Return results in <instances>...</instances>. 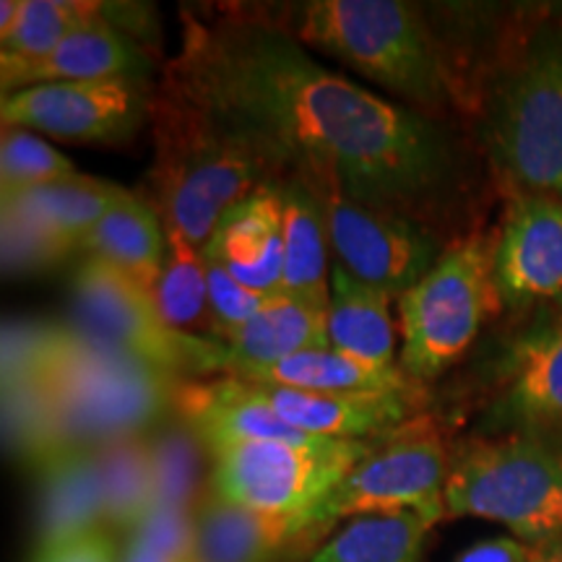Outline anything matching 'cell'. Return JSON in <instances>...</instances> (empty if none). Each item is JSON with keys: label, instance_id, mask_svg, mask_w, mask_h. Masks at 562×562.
Wrapping results in <instances>:
<instances>
[{"label": "cell", "instance_id": "cell-1", "mask_svg": "<svg viewBox=\"0 0 562 562\" xmlns=\"http://www.w3.org/2000/svg\"><path fill=\"white\" fill-rule=\"evenodd\" d=\"M167 87L248 144L271 182L334 172L351 201L440 235L463 178L453 131L326 68L284 26L188 21Z\"/></svg>", "mask_w": 562, "mask_h": 562}, {"label": "cell", "instance_id": "cell-2", "mask_svg": "<svg viewBox=\"0 0 562 562\" xmlns=\"http://www.w3.org/2000/svg\"><path fill=\"white\" fill-rule=\"evenodd\" d=\"M290 9L284 30L307 50L331 55L404 108L446 121L456 102V79L417 5L402 0H307Z\"/></svg>", "mask_w": 562, "mask_h": 562}, {"label": "cell", "instance_id": "cell-3", "mask_svg": "<svg viewBox=\"0 0 562 562\" xmlns=\"http://www.w3.org/2000/svg\"><path fill=\"white\" fill-rule=\"evenodd\" d=\"M480 140L510 195L562 201V16L539 21L497 68Z\"/></svg>", "mask_w": 562, "mask_h": 562}, {"label": "cell", "instance_id": "cell-4", "mask_svg": "<svg viewBox=\"0 0 562 562\" xmlns=\"http://www.w3.org/2000/svg\"><path fill=\"white\" fill-rule=\"evenodd\" d=\"M154 121L159 216L206 248L224 216L271 182L269 167L167 83L154 102Z\"/></svg>", "mask_w": 562, "mask_h": 562}, {"label": "cell", "instance_id": "cell-5", "mask_svg": "<svg viewBox=\"0 0 562 562\" xmlns=\"http://www.w3.org/2000/svg\"><path fill=\"white\" fill-rule=\"evenodd\" d=\"M446 518L503 524L526 547L562 537V453L521 435H472L451 448Z\"/></svg>", "mask_w": 562, "mask_h": 562}, {"label": "cell", "instance_id": "cell-6", "mask_svg": "<svg viewBox=\"0 0 562 562\" xmlns=\"http://www.w3.org/2000/svg\"><path fill=\"white\" fill-rule=\"evenodd\" d=\"M495 240L463 237L446 248L425 279L398 297L402 357L398 368L425 385L467 355L501 302L492 273Z\"/></svg>", "mask_w": 562, "mask_h": 562}, {"label": "cell", "instance_id": "cell-7", "mask_svg": "<svg viewBox=\"0 0 562 562\" xmlns=\"http://www.w3.org/2000/svg\"><path fill=\"white\" fill-rule=\"evenodd\" d=\"M451 448L432 422L417 417L385 435L313 513L300 524L302 554L318 550L344 518L378 513H419L430 524L446 518V480Z\"/></svg>", "mask_w": 562, "mask_h": 562}, {"label": "cell", "instance_id": "cell-8", "mask_svg": "<svg viewBox=\"0 0 562 562\" xmlns=\"http://www.w3.org/2000/svg\"><path fill=\"white\" fill-rule=\"evenodd\" d=\"M70 294L76 326L108 347L178 381L224 375L222 344L175 331L154 294L115 266L87 256L74 273Z\"/></svg>", "mask_w": 562, "mask_h": 562}, {"label": "cell", "instance_id": "cell-9", "mask_svg": "<svg viewBox=\"0 0 562 562\" xmlns=\"http://www.w3.org/2000/svg\"><path fill=\"white\" fill-rule=\"evenodd\" d=\"M378 440L237 442L211 453L206 490L224 503L269 516L300 518L302 524Z\"/></svg>", "mask_w": 562, "mask_h": 562}, {"label": "cell", "instance_id": "cell-10", "mask_svg": "<svg viewBox=\"0 0 562 562\" xmlns=\"http://www.w3.org/2000/svg\"><path fill=\"white\" fill-rule=\"evenodd\" d=\"M297 180L321 203L336 263L393 300L425 279L448 248L438 232L351 201L334 172Z\"/></svg>", "mask_w": 562, "mask_h": 562}, {"label": "cell", "instance_id": "cell-11", "mask_svg": "<svg viewBox=\"0 0 562 562\" xmlns=\"http://www.w3.org/2000/svg\"><path fill=\"white\" fill-rule=\"evenodd\" d=\"M157 94L146 76L100 81H63L19 89L0 100L3 128L81 146H117L131 140L154 115Z\"/></svg>", "mask_w": 562, "mask_h": 562}, {"label": "cell", "instance_id": "cell-12", "mask_svg": "<svg viewBox=\"0 0 562 562\" xmlns=\"http://www.w3.org/2000/svg\"><path fill=\"white\" fill-rule=\"evenodd\" d=\"M125 195V188L89 175L3 195V269L37 273L81 252L97 224Z\"/></svg>", "mask_w": 562, "mask_h": 562}, {"label": "cell", "instance_id": "cell-13", "mask_svg": "<svg viewBox=\"0 0 562 562\" xmlns=\"http://www.w3.org/2000/svg\"><path fill=\"white\" fill-rule=\"evenodd\" d=\"M497 297L510 311L562 305V201L513 193L492 250Z\"/></svg>", "mask_w": 562, "mask_h": 562}, {"label": "cell", "instance_id": "cell-14", "mask_svg": "<svg viewBox=\"0 0 562 562\" xmlns=\"http://www.w3.org/2000/svg\"><path fill=\"white\" fill-rule=\"evenodd\" d=\"M250 389L294 430L311 438L334 440L385 438L417 419L422 404L419 389L391 393H321L266 383H250Z\"/></svg>", "mask_w": 562, "mask_h": 562}, {"label": "cell", "instance_id": "cell-15", "mask_svg": "<svg viewBox=\"0 0 562 562\" xmlns=\"http://www.w3.org/2000/svg\"><path fill=\"white\" fill-rule=\"evenodd\" d=\"M490 419L492 435H521L562 453V321L518 341Z\"/></svg>", "mask_w": 562, "mask_h": 562}, {"label": "cell", "instance_id": "cell-16", "mask_svg": "<svg viewBox=\"0 0 562 562\" xmlns=\"http://www.w3.org/2000/svg\"><path fill=\"white\" fill-rule=\"evenodd\" d=\"M172 414L199 435L209 456L237 442L311 440V435L281 422L256 396L250 383L229 375L175 383Z\"/></svg>", "mask_w": 562, "mask_h": 562}, {"label": "cell", "instance_id": "cell-17", "mask_svg": "<svg viewBox=\"0 0 562 562\" xmlns=\"http://www.w3.org/2000/svg\"><path fill=\"white\" fill-rule=\"evenodd\" d=\"M151 58L131 34L112 21H100L70 34L53 53L42 58H11L0 55V87L3 94L63 81H100L115 76L151 74Z\"/></svg>", "mask_w": 562, "mask_h": 562}, {"label": "cell", "instance_id": "cell-18", "mask_svg": "<svg viewBox=\"0 0 562 562\" xmlns=\"http://www.w3.org/2000/svg\"><path fill=\"white\" fill-rule=\"evenodd\" d=\"M203 250L250 292L261 297L279 294L284 286V240L277 182H263L237 203Z\"/></svg>", "mask_w": 562, "mask_h": 562}, {"label": "cell", "instance_id": "cell-19", "mask_svg": "<svg viewBox=\"0 0 562 562\" xmlns=\"http://www.w3.org/2000/svg\"><path fill=\"white\" fill-rule=\"evenodd\" d=\"M34 469L40 480L34 554L108 531L94 448H66Z\"/></svg>", "mask_w": 562, "mask_h": 562}, {"label": "cell", "instance_id": "cell-20", "mask_svg": "<svg viewBox=\"0 0 562 562\" xmlns=\"http://www.w3.org/2000/svg\"><path fill=\"white\" fill-rule=\"evenodd\" d=\"M224 347V375L243 378L302 351L331 349L328 311L279 292L248 323L216 339Z\"/></svg>", "mask_w": 562, "mask_h": 562}, {"label": "cell", "instance_id": "cell-21", "mask_svg": "<svg viewBox=\"0 0 562 562\" xmlns=\"http://www.w3.org/2000/svg\"><path fill=\"white\" fill-rule=\"evenodd\" d=\"M195 562H284L300 558V518L220 501L203 487L193 508Z\"/></svg>", "mask_w": 562, "mask_h": 562}, {"label": "cell", "instance_id": "cell-22", "mask_svg": "<svg viewBox=\"0 0 562 562\" xmlns=\"http://www.w3.org/2000/svg\"><path fill=\"white\" fill-rule=\"evenodd\" d=\"M391 294L364 284L334 261L328 302L331 349L375 370L398 368V328L391 315Z\"/></svg>", "mask_w": 562, "mask_h": 562}, {"label": "cell", "instance_id": "cell-23", "mask_svg": "<svg viewBox=\"0 0 562 562\" xmlns=\"http://www.w3.org/2000/svg\"><path fill=\"white\" fill-rule=\"evenodd\" d=\"M281 203V240H284V286L307 305L328 311L331 302V243L321 203L297 178L273 180Z\"/></svg>", "mask_w": 562, "mask_h": 562}, {"label": "cell", "instance_id": "cell-24", "mask_svg": "<svg viewBox=\"0 0 562 562\" xmlns=\"http://www.w3.org/2000/svg\"><path fill=\"white\" fill-rule=\"evenodd\" d=\"M91 258L115 266L154 294L167 261V227L149 201L128 193L83 243Z\"/></svg>", "mask_w": 562, "mask_h": 562}, {"label": "cell", "instance_id": "cell-25", "mask_svg": "<svg viewBox=\"0 0 562 562\" xmlns=\"http://www.w3.org/2000/svg\"><path fill=\"white\" fill-rule=\"evenodd\" d=\"M240 381L321 393H391L422 389L404 375L402 368L375 370L334 349L302 351L271 368L252 370Z\"/></svg>", "mask_w": 562, "mask_h": 562}, {"label": "cell", "instance_id": "cell-26", "mask_svg": "<svg viewBox=\"0 0 562 562\" xmlns=\"http://www.w3.org/2000/svg\"><path fill=\"white\" fill-rule=\"evenodd\" d=\"M100 467L104 529L112 537H128L154 510V472L149 440L144 435H128L94 448Z\"/></svg>", "mask_w": 562, "mask_h": 562}, {"label": "cell", "instance_id": "cell-27", "mask_svg": "<svg viewBox=\"0 0 562 562\" xmlns=\"http://www.w3.org/2000/svg\"><path fill=\"white\" fill-rule=\"evenodd\" d=\"M432 526L412 510L351 518L307 562H422Z\"/></svg>", "mask_w": 562, "mask_h": 562}, {"label": "cell", "instance_id": "cell-28", "mask_svg": "<svg viewBox=\"0 0 562 562\" xmlns=\"http://www.w3.org/2000/svg\"><path fill=\"white\" fill-rule=\"evenodd\" d=\"M167 227V261L154 290L157 307L175 331L209 336V261L206 250L195 245L180 227Z\"/></svg>", "mask_w": 562, "mask_h": 562}, {"label": "cell", "instance_id": "cell-29", "mask_svg": "<svg viewBox=\"0 0 562 562\" xmlns=\"http://www.w3.org/2000/svg\"><path fill=\"white\" fill-rule=\"evenodd\" d=\"M154 472V508H175L193 510L201 487V467H203V446L199 435L182 422L178 414L165 417L157 427L146 432Z\"/></svg>", "mask_w": 562, "mask_h": 562}, {"label": "cell", "instance_id": "cell-30", "mask_svg": "<svg viewBox=\"0 0 562 562\" xmlns=\"http://www.w3.org/2000/svg\"><path fill=\"white\" fill-rule=\"evenodd\" d=\"M108 5L91 0H24L19 26L3 40V53L11 58H42L53 53L70 34L108 21Z\"/></svg>", "mask_w": 562, "mask_h": 562}, {"label": "cell", "instance_id": "cell-31", "mask_svg": "<svg viewBox=\"0 0 562 562\" xmlns=\"http://www.w3.org/2000/svg\"><path fill=\"white\" fill-rule=\"evenodd\" d=\"M81 175L68 157L40 133L3 128L0 136V193L13 195Z\"/></svg>", "mask_w": 562, "mask_h": 562}, {"label": "cell", "instance_id": "cell-32", "mask_svg": "<svg viewBox=\"0 0 562 562\" xmlns=\"http://www.w3.org/2000/svg\"><path fill=\"white\" fill-rule=\"evenodd\" d=\"M209 261V307H211V328L209 339H220L222 334L248 323L266 305L261 294L250 292L243 286L222 263Z\"/></svg>", "mask_w": 562, "mask_h": 562}, {"label": "cell", "instance_id": "cell-33", "mask_svg": "<svg viewBox=\"0 0 562 562\" xmlns=\"http://www.w3.org/2000/svg\"><path fill=\"white\" fill-rule=\"evenodd\" d=\"M32 562H121V547L110 531H97L53 552L34 554Z\"/></svg>", "mask_w": 562, "mask_h": 562}, {"label": "cell", "instance_id": "cell-34", "mask_svg": "<svg viewBox=\"0 0 562 562\" xmlns=\"http://www.w3.org/2000/svg\"><path fill=\"white\" fill-rule=\"evenodd\" d=\"M529 558L531 547L513 537H495L467 547L456 562H529Z\"/></svg>", "mask_w": 562, "mask_h": 562}, {"label": "cell", "instance_id": "cell-35", "mask_svg": "<svg viewBox=\"0 0 562 562\" xmlns=\"http://www.w3.org/2000/svg\"><path fill=\"white\" fill-rule=\"evenodd\" d=\"M21 11H24V0H3L0 3V42L9 40L16 30Z\"/></svg>", "mask_w": 562, "mask_h": 562}, {"label": "cell", "instance_id": "cell-36", "mask_svg": "<svg viewBox=\"0 0 562 562\" xmlns=\"http://www.w3.org/2000/svg\"><path fill=\"white\" fill-rule=\"evenodd\" d=\"M529 562H562V537L542 547H531Z\"/></svg>", "mask_w": 562, "mask_h": 562}]
</instances>
